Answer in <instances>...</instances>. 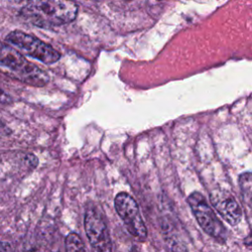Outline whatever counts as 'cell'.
Listing matches in <instances>:
<instances>
[{
  "label": "cell",
  "instance_id": "1",
  "mask_svg": "<svg viewBox=\"0 0 252 252\" xmlns=\"http://www.w3.org/2000/svg\"><path fill=\"white\" fill-rule=\"evenodd\" d=\"M78 14L73 0H36L27 4L21 15L40 28H51L72 22Z\"/></svg>",
  "mask_w": 252,
  "mask_h": 252
},
{
  "label": "cell",
  "instance_id": "2",
  "mask_svg": "<svg viewBox=\"0 0 252 252\" xmlns=\"http://www.w3.org/2000/svg\"><path fill=\"white\" fill-rule=\"evenodd\" d=\"M0 65L10 70L18 80L33 87H43L49 80L43 70L2 41H0Z\"/></svg>",
  "mask_w": 252,
  "mask_h": 252
},
{
  "label": "cell",
  "instance_id": "3",
  "mask_svg": "<svg viewBox=\"0 0 252 252\" xmlns=\"http://www.w3.org/2000/svg\"><path fill=\"white\" fill-rule=\"evenodd\" d=\"M187 203L202 229L218 241L224 242L227 238L226 228L205 197L194 191L187 197Z\"/></svg>",
  "mask_w": 252,
  "mask_h": 252
},
{
  "label": "cell",
  "instance_id": "4",
  "mask_svg": "<svg viewBox=\"0 0 252 252\" xmlns=\"http://www.w3.org/2000/svg\"><path fill=\"white\" fill-rule=\"evenodd\" d=\"M7 40L44 64H52L60 59V53L51 45L22 31L11 32L7 35Z\"/></svg>",
  "mask_w": 252,
  "mask_h": 252
},
{
  "label": "cell",
  "instance_id": "5",
  "mask_svg": "<svg viewBox=\"0 0 252 252\" xmlns=\"http://www.w3.org/2000/svg\"><path fill=\"white\" fill-rule=\"evenodd\" d=\"M114 207L129 233L140 240L146 239L147 227L135 199L128 193H118L114 199Z\"/></svg>",
  "mask_w": 252,
  "mask_h": 252
},
{
  "label": "cell",
  "instance_id": "6",
  "mask_svg": "<svg viewBox=\"0 0 252 252\" xmlns=\"http://www.w3.org/2000/svg\"><path fill=\"white\" fill-rule=\"evenodd\" d=\"M85 230L94 252H112L110 233L102 215L90 207L85 214Z\"/></svg>",
  "mask_w": 252,
  "mask_h": 252
},
{
  "label": "cell",
  "instance_id": "7",
  "mask_svg": "<svg viewBox=\"0 0 252 252\" xmlns=\"http://www.w3.org/2000/svg\"><path fill=\"white\" fill-rule=\"evenodd\" d=\"M211 202L220 217L230 225H236L241 220V207L229 193L221 190L213 192Z\"/></svg>",
  "mask_w": 252,
  "mask_h": 252
},
{
  "label": "cell",
  "instance_id": "8",
  "mask_svg": "<svg viewBox=\"0 0 252 252\" xmlns=\"http://www.w3.org/2000/svg\"><path fill=\"white\" fill-rule=\"evenodd\" d=\"M161 227L163 230L164 240L170 247L171 252H189L185 243L176 235V233L171 228H169L165 220H162Z\"/></svg>",
  "mask_w": 252,
  "mask_h": 252
},
{
  "label": "cell",
  "instance_id": "9",
  "mask_svg": "<svg viewBox=\"0 0 252 252\" xmlns=\"http://www.w3.org/2000/svg\"><path fill=\"white\" fill-rule=\"evenodd\" d=\"M65 250L66 252H87L82 238L76 232H71L66 236Z\"/></svg>",
  "mask_w": 252,
  "mask_h": 252
},
{
  "label": "cell",
  "instance_id": "10",
  "mask_svg": "<svg viewBox=\"0 0 252 252\" xmlns=\"http://www.w3.org/2000/svg\"><path fill=\"white\" fill-rule=\"evenodd\" d=\"M251 173L244 172L239 176V186L240 191L243 197V200L246 202L247 206L250 207L251 204V195H252V186H251Z\"/></svg>",
  "mask_w": 252,
  "mask_h": 252
},
{
  "label": "cell",
  "instance_id": "11",
  "mask_svg": "<svg viewBox=\"0 0 252 252\" xmlns=\"http://www.w3.org/2000/svg\"><path fill=\"white\" fill-rule=\"evenodd\" d=\"M10 101H11V97L2 89H0V102L1 103H9Z\"/></svg>",
  "mask_w": 252,
  "mask_h": 252
},
{
  "label": "cell",
  "instance_id": "12",
  "mask_svg": "<svg viewBox=\"0 0 252 252\" xmlns=\"http://www.w3.org/2000/svg\"><path fill=\"white\" fill-rule=\"evenodd\" d=\"M10 246L7 243H0V252H10Z\"/></svg>",
  "mask_w": 252,
  "mask_h": 252
},
{
  "label": "cell",
  "instance_id": "13",
  "mask_svg": "<svg viewBox=\"0 0 252 252\" xmlns=\"http://www.w3.org/2000/svg\"><path fill=\"white\" fill-rule=\"evenodd\" d=\"M129 252H137V250H136V249H134V248H133V249H131V250H130V251H129Z\"/></svg>",
  "mask_w": 252,
  "mask_h": 252
},
{
  "label": "cell",
  "instance_id": "14",
  "mask_svg": "<svg viewBox=\"0 0 252 252\" xmlns=\"http://www.w3.org/2000/svg\"><path fill=\"white\" fill-rule=\"evenodd\" d=\"M3 127H4V125H3V124H2V123H0V129H2V128H3Z\"/></svg>",
  "mask_w": 252,
  "mask_h": 252
},
{
  "label": "cell",
  "instance_id": "15",
  "mask_svg": "<svg viewBox=\"0 0 252 252\" xmlns=\"http://www.w3.org/2000/svg\"><path fill=\"white\" fill-rule=\"evenodd\" d=\"M27 252H36V251H34V250H30V251H27Z\"/></svg>",
  "mask_w": 252,
  "mask_h": 252
},
{
  "label": "cell",
  "instance_id": "16",
  "mask_svg": "<svg viewBox=\"0 0 252 252\" xmlns=\"http://www.w3.org/2000/svg\"><path fill=\"white\" fill-rule=\"evenodd\" d=\"M92 1H96V0H92Z\"/></svg>",
  "mask_w": 252,
  "mask_h": 252
},
{
  "label": "cell",
  "instance_id": "17",
  "mask_svg": "<svg viewBox=\"0 0 252 252\" xmlns=\"http://www.w3.org/2000/svg\"><path fill=\"white\" fill-rule=\"evenodd\" d=\"M127 1H128V0H127Z\"/></svg>",
  "mask_w": 252,
  "mask_h": 252
}]
</instances>
